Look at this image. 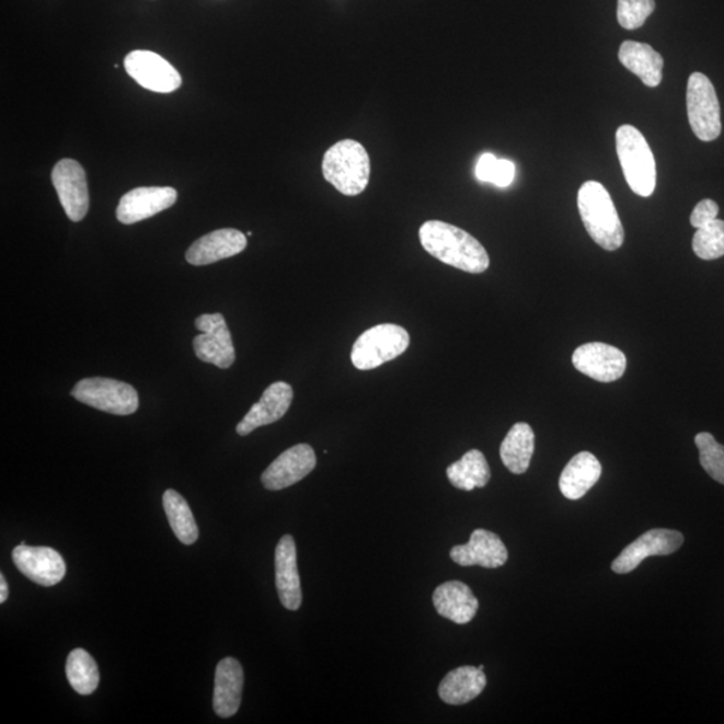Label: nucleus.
<instances>
[{"label": "nucleus", "instance_id": "nucleus-13", "mask_svg": "<svg viewBox=\"0 0 724 724\" xmlns=\"http://www.w3.org/2000/svg\"><path fill=\"white\" fill-rule=\"evenodd\" d=\"M317 457L309 445H297L280 453L262 474V483L271 492H279L301 482L315 469Z\"/></svg>", "mask_w": 724, "mask_h": 724}, {"label": "nucleus", "instance_id": "nucleus-9", "mask_svg": "<svg viewBox=\"0 0 724 724\" xmlns=\"http://www.w3.org/2000/svg\"><path fill=\"white\" fill-rule=\"evenodd\" d=\"M51 182L59 202L71 221H81L89 211V187L85 170L76 160L64 159L54 166Z\"/></svg>", "mask_w": 724, "mask_h": 724}, {"label": "nucleus", "instance_id": "nucleus-8", "mask_svg": "<svg viewBox=\"0 0 724 724\" xmlns=\"http://www.w3.org/2000/svg\"><path fill=\"white\" fill-rule=\"evenodd\" d=\"M195 325L202 332L194 338L196 357L220 369L231 368L237 356L223 314H203L197 317Z\"/></svg>", "mask_w": 724, "mask_h": 724}, {"label": "nucleus", "instance_id": "nucleus-19", "mask_svg": "<svg viewBox=\"0 0 724 724\" xmlns=\"http://www.w3.org/2000/svg\"><path fill=\"white\" fill-rule=\"evenodd\" d=\"M275 584L279 600L286 609L301 608L302 589L297 565V547L291 536L280 538L275 549Z\"/></svg>", "mask_w": 724, "mask_h": 724}, {"label": "nucleus", "instance_id": "nucleus-30", "mask_svg": "<svg viewBox=\"0 0 724 724\" xmlns=\"http://www.w3.org/2000/svg\"><path fill=\"white\" fill-rule=\"evenodd\" d=\"M699 460L708 474L717 483L724 484V446L709 433L696 436Z\"/></svg>", "mask_w": 724, "mask_h": 724}, {"label": "nucleus", "instance_id": "nucleus-22", "mask_svg": "<svg viewBox=\"0 0 724 724\" xmlns=\"http://www.w3.org/2000/svg\"><path fill=\"white\" fill-rule=\"evenodd\" d=\"M602 467L591 452H579L565 467L560 476V490L565 498L582 499L600 481Z\"/></svg>", "mask_w": 724, "mask_h": 724}, {"label": "nucleus", "instance_id": "nucleus-10", "mask_svg": "<svg viewBox=\"0 0 724 724\" xmlns=\"http://www.w3.org/2000/svg\"><path fill=\"white\" fill-rule=\"evenodd\" d=\"M125 70L148 91L172 93L182 87V77L173 66L159 54L137 50L128 54L124 61Z\"/></svg>", "mask_w": 724, "mask_h": 724}, {"label": "nucleus", "instance_id": "nucleus-5", "mask_svg": "<svg viewBox=\"0 0 724 724\" xmlns=\"http://www.w3.org/2000/svg\"><path fill=\"white\" fill-rule=\"evenodd\" d=\"M410 343L409 332L399 325L381 324L370 327L353 345L352 363L360 370L379 368L403 355Z\"/></svg>", "mask_w": 724, "mask_h": 724}, {"label": "nucleus", "instance_id": "nucleus-11", "mask_svg": "<svg viewBox=\"0 0 724 724\" xmlns=\"http://www.w3.org/2000/svg\"><path fill=\"white\" fill-rule=\"evenodd\" d=\"M683 542L685 537L680 531L650 530L622 550V553L613 561L612 571L618 574L631 573L648 556L669 555L678 552Z\"/></svg>", "mask_w": 724, "mask_h": 724}, {"label": "nucleus", "instance_id": "nucleus-1", "mask_svg": "<svg viewBox=\"0 0 724 724\" xmlns=\"http://www.w3.org/2000/svg\"><path fill=\"white\" fill-rule=\"evenodd\" d=\"M418 238L429 255L448 266L470 274H482L490 266L482 243L457 226L428 220L418 230Z\"/></svg>", "mask_w": 724, "mask_h": 724}, {"label": "nucleus", "instance_id": "nucleus-4", "mask_svg": "<svg viewBox=\"0 0 724 724\" xmlns=\"http://www.w3.org/2000/svg\"><path fill=\"white\" fill-rule=\"evenodd\" d=\"M616 149L625 181L634 194L648 197L656 188V161L642 131L622 125L616 134Z\"/></svg>", "mask_w": 724, "mask_h": 724}, {"label": "nucleus", "instance_id": "nucleus-35", "mask_svg": "<svg viewBox=\"0 0 724 724\" xmlns=\"http://www.w3.org/2000/svg\"><path fill=\"white\" fill-rule=\"evenodd\" d=\"M8 597H9V586L8 583H5V577L2 574V576H0V602L3 604L8 601Z\"/></svg>", "mask_w": 724, "mask_h": 724}, {"label": "nucleus", "instance_id": "nucleus-7", "mask_svg": "<svg viewBox=\"0 0 724 724\" xmlns=\"http://www.w3.org/2000/svg\"><path fill=\"white\" fill-rule=\"evenodd\" d=\"M687 112L693 134L714 141L722 134L721 105L714 85L703 73H692L687 85Z\"/></svg>", "mask_w": 724, "mask_h": 724}, {"label": "nucleus", "instance_id": "nucleus-12", "mask_svg": "<svg viewBox=\"0 0 724 724\" xmlns=\"http://www.w3.org/2000/svg\"><path fill=\"white\" fill-rule=\"evenodd\" d=\"M572 361L579 374L600 382L621 379L627 369V357L616 346L604 343H589L573 353Z\"/></svg>", "mask_w": 724, "mask_h": 724}, {"label": "nucleus", "instance_id": "nucleus-33", "mask_svg": "<svg viewBox=\"0 0 724 724\" xmlns=\"http://www.w3.org/2000/svg\"><path fill=\"white\" fill-rule=\"evenodd\" d=\"M516 176V165L508 160H496L490 183L498 185V187H508Z\"/></svg>", "mask_w": 724, "mask_h": 724}, {"label": "nucleus", "instance_id": "nucleus-20", "mask_svg": "<svg viewBox=\"0 0 724 724\" xmlns=\"http://www.w3.org/2000/svg\"><path fill=\"white\" fill-rule=\"evenodd\" d=\"M243 668L233 657L220 660L215 673L214 710L220 717L237 714L242 703Z\"/></svg>", "mask_w": 724, "mask_h": 724}, {"label": "nucleus", "instance_id": "nucleus-32", "mask_svg": "<svg viewBox=\"0 0 724 724\" xmlns=\"http://www.w3.org/2000/svg\"><path fill=\"white\" fill-rule=\"evenodd\" d=\"M717 214H720V206H717L714 200L704 199L693 208L690 218L691 225L696 227L697 230L702 229V227L708 226L711 221L717 219Z\"/></svg>", "mask_w": 724, "mask_h": 724}, {"label": "nucleus", "instance_id": "nucleus-16", "mask_svg": "<svg viewBox=\"0 0 724 724\" xmlns=\"http://www.w3.org/2000/svg\"><path fill=\"white\" fill-rule=\"evenodd\" d=\"M450 556L455 564L460 566L478 565L496 570L506 564L508 552L504 541L494 532L476 529L472 531L469 543L451 549Z\"/></svg>", "mask_w": 724, "mask_h": 724}, {"label": "nucleus", "instance_id": "nucleus-3", "mask_svg": "<svg viewBox=\"0 0 724 724\" xmlns=\"http://www.w3.org/2000/svg\"><path fill=\"white\" fill-rule=\"evenodd\" d=\"M322 173L340 194L357 196L367 189L370 160L367 149L355 140H343L329 149L322 161Z\"/></svg>", "mask_w": 724, "mask_h": 724}, {"label": "nucleus", "instance_id": "nucleus-27", "mask_svg": "<svg viewBox=\"0 0 724 724\" xmlns=\"http://www.w3.org/2000/svg\"><path fill=\"white\" fill-rule=\"evenodd\" d=\"M163 506L177 540L184 544H194L199 538V528L187 501L175 490H166L163 495Z\"/></svg>", "mask_w": 724, "mask_h": 724}, {"label": "nucleus", "instance_id": "nucleus-28", "mask_svg": "<svg viewBox=\"0 0 724 724\" xmlns=\"http://www.w3.org/2000/svg\"><path fill=\"white\" fill-rule=\"evenodd\" d=\"M66 676L73 690L83 697L92 696L100 685L97 663L82 648L70 652L66 662Z\"/></svg>", "mask_w": 724, "mask_h": 724}, {"label": "nucleus", "instance_id": "nucleus-25", "mask_svg": "<svg viewBox=\"0 0 724 724\" xmlns=\"http://www.w3.org/2000/svg\"><path fill=\"white\" fill-rule=\"evenodd\" d=\"M536 448L535 430L529 424H514L501 446V459L513 474H525L529 470Z\"/></svg>", "mask_w": 724, "mask_h": 724}, {"label": "nucleus", "instance_id": "nucleus-14", "mask_svg": "<svg viewBox=\"0 0 724 724\" xmlns=\"http://www.w3.org/2000/svg\"><path fill=\"white\" fill-rule=\"evenodd\" d=\"M13 561L18 571L42 586L57 585L66 574L62 555L51 548L20 544L13 550Z\"/></svg>", "mask_w": 724, "mask_h": 724}, {"label": "nucleus", "instance_id": "nucleus-24", "mask_svg": "<svg viewBox=\"0 0 724 724\" xmlns=\"http://www.w3.org/2000/svg\"><path fill=\"white\" fill-rule=\"evenodd\" d=\"M486 685L487 678L483 669L472 666L459 667L441 680L439 697L447 704L462 705L481 696Z\"/></svg>", "mask_w": 724, "mask_h": 724}, {"label": "nucleus", "instance_id": "nucleus-29", "mask_svg": "<svg viewBox=\"0 0 724 724\" xmlns=\"http://www.w3.org/2000/svg\"><path fill=\"white\" fill-rule=\"evenodd\" d=\"M692 249L700 260L714 261L724 255V221L715 219L698 229L692 239Z\"/></svg>", "mask_w": 724, "mask_h": 724}, {"label": "nucleus", "instance_id": "nucleus-18", "mask_svg": "<svg viewBox=\"0 0 724 724\" xmlns=\"http://www.w3.org/2000/svg\"><path fill=\"white\" fill-rule=\"evenodd\" d=\"M248 248V238L233 229H221L197 239L185 254L193 266H206L241 254Z\"/></svg>", "mask_w": 724, "mask_h": 724}, {"label": "nucleus", "instance_id": "nucleus-31", "mask_svg": "<svg viewBox=\"0 0 724 724\" xmlns=\"http://www.w3.org/2000/svg\"><path fill=\"white\" fill-rule=\"evenodd\" d=\"M655 11V0H619L618 21L625 30L642 27Z\"/></svg>", "mask_w": 724, "mask_h": 724}, {"label": "nucleus", "instance_id": "nucleus-23", "mask_svg": "<svg viewBox=\"0 0 724 724\" xmlns=\"http://www.w3.org/2000/svg\"><path fill=\"white\" fill-rule=\"evenodd\" d=\"M619 59L633 74H636L644 85L656 88L663 80L664 59L659 53L647 44L625 41L620 46Z\"/></svg>", "mask_w": 724, "mask_h": 724}, {"label": "nucleus", "instance_id": "nucleus-17", "mask_svg": "<svg viewBox=\"0 0 724 724\" xmlns=\"http://www.w3.org/2000/svg\"><path fill=\"white\" fill-rule=\"evenodd\" d=\"M292 398L295 391L291 386L284 381L273 382L263 392L258 403L251 406L249 414L238 424V435L248 436L260 427L280 421L289 411Z\"/></svg>", "mask_w": 724, "mask_h": 724}, {"label": "nucleus", "instance_id": "nucleus-34", "mask_svg": "<svg viewBox=\"0 0 724 724\" xmlns=\"http://www.w3.org/2000/svg\"><path fill=\"white\" fill-rule=\"evenodd\" d=\"M496 159L492 153H484L481 159L478 161L476 165V176L481 182H489L492 177V172L496 163Z\"/></svg>", "mask_w": 724, "mask_h": 724}, {"label": "nucleus", "instance_id": "nucleus-26", "mask_svg": "<svg viewBox=\"0 0 724 724\" xmlns=\"http://www.w3.org/2000/svg\"><path fill=\"white\" fill-rule=\"evenodd\" d=\"M447 478L450 479L453 487L472 492L474 489L486 486L492 479V471L486 457L479 450H471L458 462L448 467Z\"/></svg>", "mask_w": 724, "mask_h": 724}, {"label": "nucleus", "instance_id": "nucleus-2", "mask_svg": "<svg viewBox=\"0 0 724 724\" xmlns=\"http://www.w3.org/2000/svg\"><path fill=\"white\" fill-rule=\"evenodd\" d=\"M577 205L585 229L598 246L607 251L622 246L624 227L612 197L601 183H584L578 191Z\"/></svg>", "mask_w": 724, "mask_h": 724}, {"label": "nucleus", "instance_id": "nucleus-21", "mask_svg": "<svg viewBox=\"0 0 724 724\" xmlns=\"http://www.w3.org/2000/svg\"><path fill=\"white\" fill-rule=\"evenodd\" d=\"M434 607L441 618L451 620L455 624H469L475 618L479 600L472 594L469 585L462 582H448L434 591Z\"/></svg>", "mask_w": 724, "mask_h": 724}, {"label": "nucleus", "instance_id": "nucleus-15", "mask_svg": "<svg viewBox=\"0 0 724 724\" xmlns=\"http://www.w3.org/2000/svg\"><path fill=\"white\" fill-rule=\"evenodd\" d=\"M177 200L172 187H140L129 191L119 200L117 219L123 225H135L171 208Z\"/></svg>", "mask_w": 724, "mask_h": 724}, {"label": "nucleus", "instance_id": "nucleus-6", "mask_svg": "<svg viewBox=\"0 0 724 724\" xmlns=\"http://www.w3.org/2000/svg\"><path fill=\"white\" fill-rule=\"evenodd\" d=\"M71 397L107 414L128 416L139 410V394L127 382L106 377H89L78 381Z\"/></svg>", "mask_w": 724, "mask_h": 724}]
</instances>
